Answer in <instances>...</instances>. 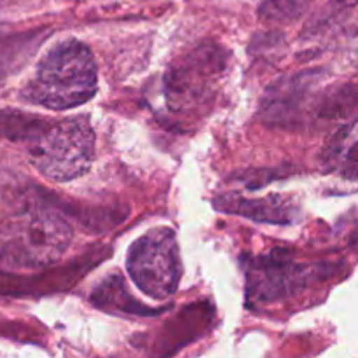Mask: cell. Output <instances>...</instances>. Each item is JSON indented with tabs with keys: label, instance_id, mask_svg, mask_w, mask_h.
<instances>
[{
	"label": "cell",
	"instance_id": "6da1fadb",
	"mask_svg": "<svg viewBox=\"0 0 358 358\" xmlns=\"http://www.w3.org/2000/svg\"><path fill=\"white\" fill-rule=\"evenodd\" d=\"M0 133L23 142L31 164L49 180H73L86 173L94 159V133L83 117L51 121L0 112Z\"/></svg>",
	"mask_w": 358,
	"mask_h": 358
},
{
	"label": "cell",
	"instance_id": "7a4b0ae2",
	"mask_svg": "<svg viewBox=\"0 0 358 358\" xmlns=\"http://www.w3.org/2000/svg\"><path fill=\"white\" fill-rule=\"evenodd\" d=\"M96 87V62L87 45L79 41H65L38 62L23 96L31 103L65 110L91 100Z\"/></svg>",
	"mask_w": 358,
	"mask_h": 358
},
{
	"label": "cell",
	"instance_id": "3957f363",
	"mask_svg": "<svg viewBox=\"0 0 358 358\" xmlns=\"http://www.w3.org/2000/svg\"><path fill=\"white\" fill-rule=\"evenodd\" d=\"M126 266L131 280L143 294L159 301L173 296L182 271L173 229L154 227L133 241Z\"/></svg>",
	"mask_w": 358,
	"mask_h": 358
},
{
	"label": "cell",
	"instance_id": "277c9868",
	"mask_svg": "<svg viewBox=\"0 0 358 358\" xmlns=\"http://www.w3.org/2000/svg\"><path fill=\"white\" fill-rule=\"evenodd\" d=\"M72 227L49 210L35 212L0 248V262L10 268H44L58 261L72 243Z\"/></svg>",
	"mask_w": 358,
	"mask_h": 358
},
{
	"label": "cell",
	"instance_id": "5b68a950",
	"mask_svg": "<svg viewBox=\"0 0 358 358\" xmlns=\"http://www.w3.org/2000/svg\"><path fill=\"white\" fill-rule=\"evenodd\" d=\"M338 166L343 177L358 178V129L343 143L338 156Z\"/></svg>",
	"mask_w": 358,
	"mask_h": 358
},
{
	"label": "cell",
	"instance_id": "8992f818",
	"mask_svg": "<svg viewBox=\"0 0 358 358\" xmlns=\"http://www.w3.org/2000/svg\"><path fill=\"white\" fill-rule=\"evenodd\" d=\"M3 2V0H0V3H2Z\"/></svg>",
	"mask_w": 358,
	"mask_h": 358
}]
</instances>
